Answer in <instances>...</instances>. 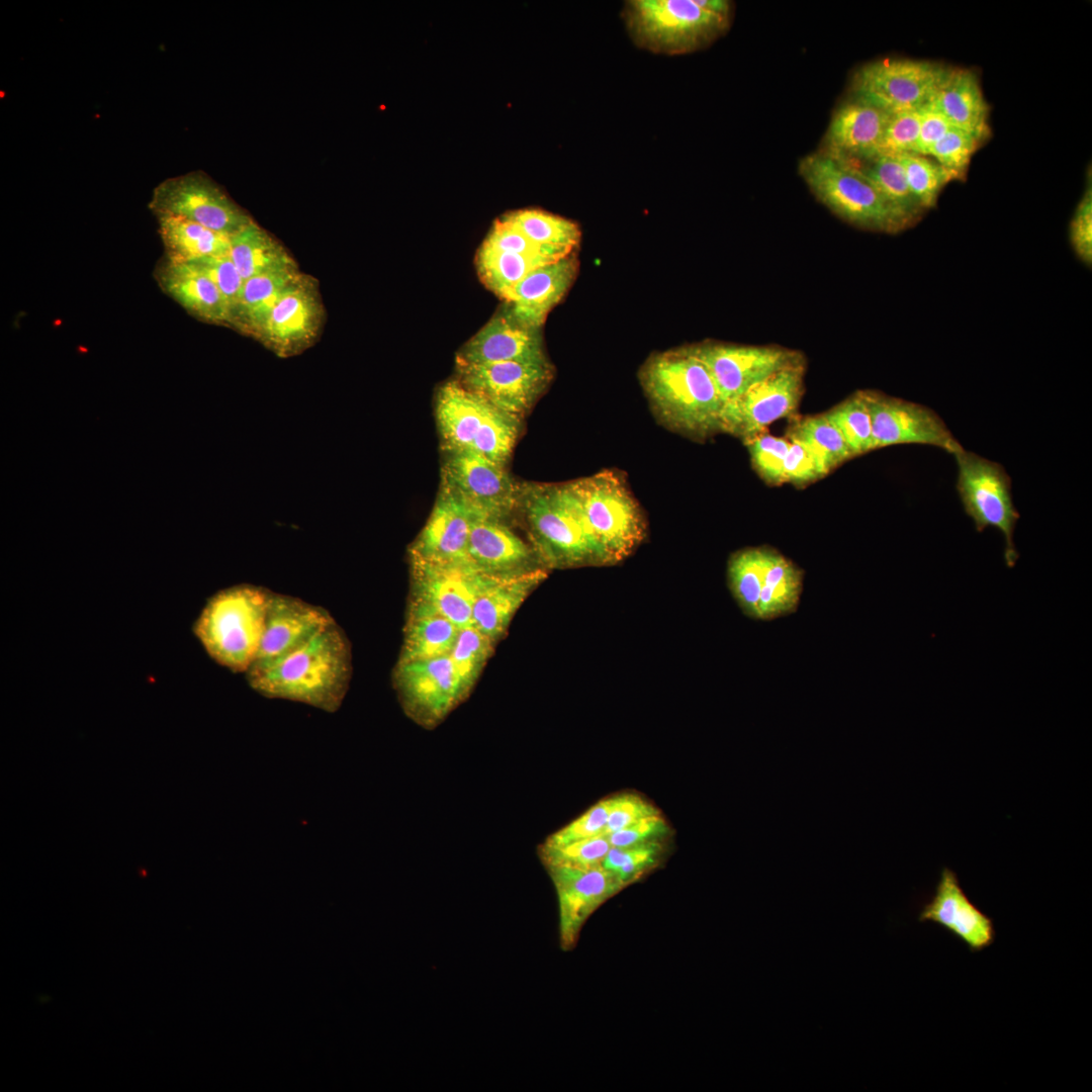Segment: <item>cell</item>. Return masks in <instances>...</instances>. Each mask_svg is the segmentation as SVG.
Returning a JSON list of instances; mask_svg holds the SVG:
<instances>
[{
	"mask_svg": "<svg viewBox=\"0 0 1092 1092\" xmlns=\"http://www.w3.org/2000/svg\"><path fill=\"white\" fill-rule=\"evenodd\" d=\"M351 674L350 644L335 621L289 653L252 667L246 676L250 687L264 697L333 713L343 703Z\"/></svg>",
	"mask_w": 1092,
	"mask_h": 1092,
	"instance_id": "1",
	"label": "cell"
},
{
	"mask_svg": "<svg viewBox=\"0 0 1092 1092\" xmlns=\"http://www.w3.org/2000/svg\"><path fill=\"white\" fill-rule=\"evenodd\" d=\"M640 378L655 412L669 427L696 438L720 431L724 401L691 347L652 356Z\"/></svg>",
	"mask_w": 1092,
	"mask_h": 1092,
	"instance_id": "2",
	"label": "cell"
},
{
	"mask_svg": "<svg viewBox=\"0 0 1092 1092\" xmlns=\"http://www.w3.org/2000/svg\"><path fill=\"white\" fill-rule=\"evenodd\" d=\"M726 0H630L623 18L633 41L655 54L681 55L705 48L731 22Z\"/></svg>",
	"mask_w": 1092,
	"mask_h": 1092,
	"instance_id": "3",
	"label": "cell"
},
{
	"mask_svg": "<svg viewBox=\"0 0 1092 1092\" xmlns=\"http://www.w3.org/2000/svg\"><path fill=\"white\" fill-rule=\"evenodd\" d=\"M519 511L540 563L550 568L601 565L569 482L523 483Z\"/></svg>",
	"mask_w": 1092,
	"mask_h": 1092,
	"instance_id": "4",
	"label": "cell"
},
{
	"mask_svg": "<svg viewBox=\"0 0 1092 1092\" xmlns=\"http://www.w3.org/2000/svg\"><path fill=\"white\" fill-rule=\"evenodd\" d=\"M271 592L253 584L221 589L208 599L193 625L206 653L234 672L256 662Z\"/></svg>",
	"mask_w": 1092,
	"mask_h": 1092,
	"instance_id": "5",
	"label": "cell"
},
{
	"mask_svg": "<svg viewBox=\"0 0 1092 1092\" xmlns=\"http://www.w3.org/2000/svg\"><path fill=\"white\" fill-rule=\"evenodd\" d=\"M435 416L443 453L470 451L505 466L522 429V418L495 407L456 378L438 388Z\"/></svg>",
	"mask_w": 1092,
	"mask_h": 1092,
	"instance_id": "6",
	"label": "cell"
},
{
	"mask_svg": "<svg viewBox=\"0 0 1092 1092\" xmlns=\"http://www.w3.org/2000/svg\"><path fill=\"white\" fill-rule=\"evenodd\" d=\"M798 171L813 195L850 224L891 234L910 225L876 186L848 162L819 151L802 158Z\"/></svg>",
	"mask_w": 1092,
	"mask_h": 1092,
	"instance_id": "7",
	"label": "cell"
},
{
	"mask_svg": "<svg viewBox=\"0 0 1092 1092\" xmlns=\"http://www.w3.org/2000/svg\"><path fill=\"white\" fill-rule=\"evenodd\" d=\"M569 484L601 565L628 557L644 539L646 523L623 477L605 470Z\"/></svg>",
	"mask_w": 1092,
	"mask_h": 1092,
	"instance_id": "8",
	"label": "cell"
},
{
	"mask_svg": "<svg viewBox=\"0 0 1092 1092\" xmlns=\"http://www.w3.org/2000/svg\"><path fill=\"white\" fill-rule=\"evenodd\" d=\"M727 580L745 616L770 621L797 611L804 571L774 548L749 547L731 555Z\"/></svg>",
	"mask_w": 1092,
	"mask_h": 1092,
	"instance_id": "9",
	"label": "cell"
},
{
	"mask_svg": "<svg viewBox=\"0 0 1092 1092\" xmlns=\"http://www.w3.org/2000/svg\"><path fill=\"white\" fill-rule=\"evenodd\" d=\"M958 465L957 489L965 513L977 532L997 529L1004 538V561L1015 566L1019 554L1014 531L1020 517L1011 494V479L1004 467L963 449L953 455Z\"/></svg>",
	"mask_w": 1092,
	"mask_h": 1092,
	"instance_id": "10",
	"label": "cell"
},
{
	"mask_svg": "<svg viewBox=\"0 0 1092 1092\" xmlns=\"http://www.w3.org/2000/svg\"><path fill=\"white\" fill-rule=\"evenodd\" d=\"M947 71L929 61L877 60L854 72L850 83L851 98L889 114L915 110L932 98Z\"/></svg>",
	"mask_w": 1092,
	"mask_h": 1092,
	"instance_id": "11",
	"label": "cell"
},
{
	"mask_svg": "<svg viewBox=\"0 0 1092 1092\" xmlns=\"http://www.w3.org/2000/svg\"><path fill=\"white\" fill-rule=\"evenodd\" d=\"M149 208L157 215H172L231 237L253 218L206 173L193 171L160 182Z\"/></svg>",
	"mask_w": 1092,
	"mask_h": 1092,
	"instance_id": "12",
	"label": "cell"
},
{
	"mask_svg": "<svg viewBox=\"0 0 1092 1092\" xmlns=\"http://www.w3.org/2000/svg\"><path fill=\"white\" fill-rule=\"evenodd\" d=\"M443 454L441 488L480 515L508 521L519 511L523 483L507 466L470 451Z\"/></svg>",
	"mask_w": 1092,
	"mask_h": 1092,
	"instance_id": "13",
	"label": "cell"
},
{
	"mask_svg": "<svg viewBox=\"0 0 1092 1092\" xmlns=\"http://www.w3.org/2000/svg\"><path fill=\"white\" fill-rule=\"evenodd\" d=\"M393 685L404 713L432 729L466 698L449 655L398 662Z\"/></svg>",
	"mask_w": 1092,
	"mask_h": 1092,
	"instance_id": "14",
	"label": "cell"
},
{
	"mask_svg": "<svg viewBox=\"0 0 1092 1092\" xmlns=\"http://www.w3.org/2000/svg\"><path fill=\"white\" fill-rule=\"evenodd\" d=\"M456 379L495 407L520 418L532 408L554 376L550 361L544 363L455 361Z\"/></svg>",
	"mask_w": 1092,
	"mask_h": 1092,
	"instance_id": "15",
	"label": "cell"
},
{
	"mask_svg": "<svg viewBox=\"0 0 1092 1092\" xmlns=\"http://www.w3.org/2000/svg\"><path fill=\"white\" fill-rule=\"evenodd\" d=\"M804 362L783 368L724 403L720 431L747 441L792 415L804 392Z\"/></svg>",
	"mask_w": 1092,
	"mask_h": 1092,
	"instance_id": "16",
	"label": "cell"
},
{
	"mask_svg": "<svg viewBox=\"0 0 1092 1092\" xmlns=\"http://www.w3.org/2000/svg\"><path fill=\"white\" fill-rule=\"evenodd\" d=\"M325 314L316 280L300 272L279 297L256 340L279 357L298 355L318 339Z\"/></svg>",
	"mask_w": 1092,
	"mask_h": 1092,
	"instance_id": "17",
	"label": "cell"
},
{
	"mask_svg": "<svg viewBox=\"0 0 1092 1092\" xmlns=\"http://www.w3.org/2000/svg\"><path fill=\"white\" fill-rule=\"evenodd\" d=\"M872 421L874 449L901 445H930L952 455L964 448L932 410L878 391L864 390Z\"/></svg>",
	"mask_w": 1092,
	"mask_h": 1092,
	"instance_id": "18",
	"label": "cell"
},
{
	"mask_svg": "<svg viewBox=\"0 0 1092 1092\" xmlns=\"http://www.w3.org/2000/svg\"><path fill=\"white\" fill-rule=\"evenodd\" d=\"M709 369L724 403L770 374L803 363V356L777 346L703 344L691 347Z\"/></svg>",
	"mask_w": 1092,
	"mask_h": 1092,
	"instance_id": "19",
	"label": "cell"
},
{
	"mask_svg": "<svg viewBox=\"0 0 1092 1092\" xmlns=\"http://www.w3.org/2000/svg\"><path fill=\"white\" fill-rule=\"evenodd\" d=\"M545 868L557 896L559 943L563 950L568 951L576 945L580 931L590 915L624 888L602 866Z\"/></svg>",
	"mask_w": 1092,
	"mask_h": 1092,
	"instance_id": "20",
	"label": "cell"
},
{
	"mask_svg": "<svg viewBox=\"0 0 1092 1092\" xmlns=\"http://www.w3.org/2000/svg\"><path fill=\"white\" fill-rule=\"evenodd\" d=\"M412 597L437 610L459 629L472 626V609L484 572L469 562L410 559Z\"/></svg>",
	"mask_w": 1092,
	"mask_h": 1092,
	"instance_id": "21",
	"label": "cell"
},
{
	"mask_svg": "<svg viewBox=\"0 0 1092 1092\" xmlns=\"http://www.w3.org/2000/svg\"><path fill=\"white\" fill-rule=\"evenodd\" d=\"M919 921L943 927L972 952L988 948L996 937L992 918L969 899L956 873L948 868L941 871L934 894L921 909Z\"/></svg>",
	"mask_w": 1092,
	"mask_h": 1092,
	"instance_id": "22",
	"label": "cell"
},
{
	"mask_svg": "<svg viewBox=\"0 0 1092 1092\" xmlns=\"http://www.w3.org/2000/svg\"><path fill=\"white\" fill-rule=\"evenodd\" d=\"M464 363L548 362L541 329L517 321L504 306L459 350Z\"/></svg>",
	"mask_w": 1092,
	"mask_h": 1092,
	"instance_id": "23",
	"label": "cell"
},
{
	"mask_svg": "<svg viewBox=\"0 0 1092 1092\" xmlns=\"http://www.w3.org/2000/svg\"><path fill=\"white\" fill-rule=\"evenodd\" d=\"M333 622L334 618L322 607L271 592L259 653L252 667L289 653Z\"/></svg>",
	"mask_w": 1092,
	"mask_h": 1092,
	"instance_id": "24",
	"label": "cell"
},
{
	"mask_svg": "<svg viewBox=\"0 0 1092 1092\" xmlns=\"http://www.w3.org/2000/svg\"><path fill=\"white\" fill-rule=\"evenodd\" d=\"M473 511L440 487L432 512L408 548V559L437 563L468 562Z\"/></svg>",
	"mask_w": 1092,
	"mask_h": 1092,
	"instance_id": "25",
	"label": "cell"
},
{
	"mask_svg": "<svg viewBox=\"0 0 1092 1092\" xmlns=\"http://www.w3.org/2000/svg\"><path fill=\"white\" fill-rule=\"evenodd\" d=\"M507 522L473 514L467 546L468 562L489 574L544 567L533 547L518 536Z\"/></svg>",
	"mask_w": 1092,
	"mask_h": 1092,
	"instance_id": "26",
	"label": "cell"
},
{
	"mask_svg": "<svg viewBox=\"0 0 1092 1092\" xmlns=\"http://www.w3.org/2000/svg\"><path fill=\"white\" fill-rule=\"evenodd\" d=\"M546 575L544 567L504 574L484 572L473 604L472 626L495 642Z\"/></svg>",
	"mask_w": 1092,
	"mask_h": 1092,
	"instance_id": "27",
	"label": "cell"
},
{
	"mask_svg": "<svg viewBox=\"0 0 1092 1092\" xmlns=\"http://www.w3.org/2000/svg\"><path fill=\"white\" fill-rule=\"evenodd\" d=\"M577 266L571 254L532 270L505 295L504 306L520 323L541 329L573 283Z\"/></svg>",
	"mask_w": 1092,
	"mask_h": 1092,
	"instance_id": "28",
	"label": "cell"
},
{
	"mask_svg": "<svg viewBox=\"0 0 1092 1092\" xmlns=\"http://www.w3.org/2000/svg\"><path fill=\"white\" fill-rule=\"evenodd\" d=\"M889 113L850 98L833 113L821 152L841 161L877 157Z\"/></svg>",
	"mask_w": 1092,
	"mask_h": 1092,
	"instance_id": "29",
	"label": "cell"
},
{
	"mask_svg": "<svg viewBox=\"0 0 1092 1092\" xmlns=\"http://www.w3.org/2000/svg\"><path fill=\"white\" fill-rule=\"evenodd\" d=\"M161 290L198 321L230 328V309L222 294L199 268L191 263L163 258L154 270Z\"/></svg>",
	"mask_w": 1092,
	"mask_h": 1092,
	"instance_id": "30",
	"label": "cell"
},
{
	"mask_svg": "<svg viewBox=\"0 0 1092 1092\" xmlns=\"http://www.w3.org/2000/svg\"><path fill=\"white\" fill-rule=\"evenodd\" d=\"M929 101L952 127L968 131L980 140L988 134L989 105L973 71L948 69Z\"/></svg>",
	"mask_w": 1092,
	"mask_h": 1092,
	"instance_id": "31",
	"label": "cell"
},
{
	"mask_svg": "<svg viewBox=\"0 0 1092 1092\" xmlns=\"http://www.w3.org/2000/svg\"><path fill=\"white\" fill-rule=\"evenodd\" d=\"M459 628L430 605L411 597L398 662L449 655Z\"/></svg>",
	"mask_w": 1092,
	"mask_h": 1092,
	"instance_id": "32",
	"label": "cell"
},
{
	"mask_svg": "<svg viewBox=\"0 0 1092 1092\" xmlns=\"http://www.w3.org/2000/svg\"><path fill=\"white\" fill-rule=\"evenodd\" d=\"M229 255L244 280L298 268L285 247L254 219L230 237Z\"/></svg>",
	"mask_w": 1092,
	"mask_h": 1092,
	"instance_id": "33",
	"label": "cell"
},
{
	"mask_svg": "<svg viewBox=\"0 0 1092 1092\" xmlns=\"http://www.w3.org/2000/svg\"><path fill=\"white\" fill-rule=\"evenodd\" d=\"M299 273L298 268L288 269L245 280L230 328L257 339L279 297Z\"/></svg>",
	"mask_w": 1092,
	"mask_h": 1092,
	"instance_id": "34",
	"label": "cell"
},
{
	"mask_svg": "<svg viewBox=\"0 0 1092 1092\" xmlns=\"http://www.w3.org/2000/svg\"><path fill=\"white\" fill-rule=\"evenodd\" d=\"M156 218L164 257L171 261L190 263L230 254L229 236L177 216L157 215Z\"/></svg>",
	"mask_w": 1092,
	"mask_h": 1092,
	"instance_id": "35",
	"label": "cell"
},
{
	"mask_svg": "<svg viewBox=\"0 0 1092 1092\" xmlns=\"http://www.w3.org/2000/svg\"><path fill=\"white\" fill-rule=\"evenodd\" d=\"M475 260L479 278L502 299L532 270L557 261L547 256L500 252L483 246L478 249Z\"/></svg>",
	"mask_w": 1092,
	"mask_h": 1092,
	"instance_id": "36",
	"label": "cell"
},
{
	"mask_svg": "<svg viewBox=\"0 0 1092 1092\" xmlns=\"http://www.w3.org/2000/svg\"><path fill=\"white\" fill-rule=\"evenodd\" d=\"M788 436L790 441L802 444L812 454L825 475L853 457L840 433L824 414L796 421Z\"/></svg>",
	"mask_w": 1092,
	"mask_h": 1092,
	"instance_id": "37",
	"label": "cell"
},
{
	"mask_svg": "<svg viewBox=\"0 0 1092 1092\" xmlns=\"http://www.w3.org/2000/svg\"><path fill=\"white\" fill-rule=\"evenodd\" d=\"M844 162L854 165L910 223L916 220L923 208L908 187L898 156H878L866 161Z\"/></svg>",
	"mask_w": 1092,
	"mask_h": 1092,
	"instance_id": "38",
	"label": "cell"
},
{
	"mask_svg": "<svg viewBox=\"0 0 1092 1092\" xmlns=\"http://www.w3.org/2000/svg\"><path fill=\"white\" fill-rule=\"evenodd\" d=\"M532 242L567 254L579 244L581 232L576 222L538 208H523L504 214Z\"/></svg>",
	"mask_w": 1092,
	"mask_h": 1092,
	"instance_id": "39",
	"label": "cell"
},
{
	"mask_svg": "<svg viewBox=\"0 0 1092 1092\" xmlns=\"http://www.w3.org/2000/svg\"><path fill=\"white\" fill-rule=\"evenodd\" d=\"M842 436L852 456L874 449L872 421L863 391H857L824 413Z\"/></svg>",
	"mask_w": 1092,
	"mask_h": 1092,
	"instance_id": "40",
	"label": "cell"
},
{
	"mask_svg": "<svg viewBox=\"0 0 1092 1092\" xmlns=\"http://www.w3.org/2000/svg\"><path fill=\"white\" fill-rule=\"evenodd\" d=\"M494 641L474 626L459 629L449 657L468 697L493 650Z\"/></svg>",
	"mask_w": 1092,
	"mask_h": 1092,
	"instance_id": "41",
	"label": "cell"
},
{
	"mask_svg": "<svg viewBox=\"0 0 1092 1092\" xmlns=\"http://www.w3.org/2000/svg\"><path fill=\"white\" fill-rule=\"evenodd\" d=\"M898 158L908 187L923 209L933 207L943 187L957 179L951 172L926 156L905 153Z\"/></svg>",
	"mask_w": 1092,
	"mask_h": 1092,
	"instance_id": "42",
	"label": "cell"
},
{
	"mask_svg": "<svg viewBox=\"0 0 1092 1092\" xmlns=\"http://www.w3.org/2000/svg\"><path fill=\"white\" fill-rule=\"evenodd\" d=\"M663 853L662 843L611 847L602 867L625 888L655 869Z\"/></svg>",
	"mask_w": 1092,
	"mask_h": 1092,
	"instance_id": "43",
	"label": "cell"
},
{
	"mask_svg": "<svg viewBox=\"0 0 1092 1092\" xmlns=\"http://www.w3.org/2000/svg\"><path fill=\"white\" fill-rule=\"evenodd\" d=\"M610 848L611 845L606 836H595L559 846L541 844L539 855L544 867L593 868L602 866Z\"/></svg>",
	"mask_w": 1092,
	"mask_h": 1092,
	"instance_id": "44",
	"label": "cell"
},
{
	"mask_svg": "<svg viewBox=\"0 0 1092 1092\" xmlns=\"http://www.w3.org/2000/svg\"><path fill=\"white\" fill-rule=\"evenodd\" d=\"M745 443L752 465L759 476L770 485L784 483V462L790 440L760 433Z\"/></svg>",
	"mask_w": 1092,
	"mask_h": 1092,
	"instance_id": "45",
	"label": "cell"
},
{
	"mask_svg": "<svg viewBox=\"0 0 1092 1092\" xmlns=\"http://www.w3.org/2000/svg\"><path fill=\"white\" fill-rule=\"evenodd\" d=\"M485 248L529 256H547L562 259L571 254L542 247L532 242L506 216L500 215L493 223L482 245Z\"/></svg>",
	"mask_w": 1092,
	"mask_h": 1092,
	"instance_id": "46",
	"label": "cell"
},
{
	"mask_svg": "<svg viewBox=\"0 0 1092 1092\" xmlns=\"http://www.w3.org/2000/svg\"><path fill=\"white\" fill-rule=\"evenodd\" d=\"M976 135L951 127L930 150L929 156L951 172L957 179L965 175L971 158L981 142Z\"/></svg>",
	"mask_w": 1092,
	"mask_h": 1092,
	"instance_id": "47",
	"label": "cell"
},
{
	"mask_svg": "<svg viewBox=\"0 0 1092 1092\" xmlns=\"http://www.w3.org/2000/svg\"><path fill=\"white\" fill-rule=\"evenodd\" d=\"M919 126V108L890 114L877 157L913 153L918 139Z\"/></svg>",
	"mask_w": 1092,
	"mask_h": 1092,
	"instance_id": "48",
	"label": "cell"
},
{
	"mask_svg": "<svg viewBox=\"0 0 1092 1092\" xmlns=\"http://www.w3.org/2000/svg\"><path fill=\"white\" fill-rule=\"evenodd\" d=\"M612 797L592 806L556 832L549 835L542 843L547 846H559L576 840L601 836L609 817Z\"/></svg>",
	"mask_w": 1092,
	"mask_h": 1092,
	"instance_id": "49",
	"label": "cell"
},
{
	"mask_svg": "<svg viewBox=\"0 0 1092 1092\" xmlns=\"http://www.w3.org/2000/svg\"><path fill=\"white\" fill-rule=\"evenodd\" d=\"M206 274L216 285L230 309V323L244 285V279L230 258V255L216 256L190 262Z\"/></svg>",
	"mask_w": 1092,
	"mask_h": 1092,
	"instance_id": "50",
	"label": "cell"
},
{
	"mask_svg": "<svg viewBox=\"0 0 1092 1092\" xmlns=\"http://www.w3.org/2000/svg\"><path fill=\"white\" fill-rule=\"evenodd\" d=\"M659 814V810L654 805L638 795L613 796L607 824L601 836H608L642 819Z\"/></svg>",
	"mask_w": 1092,
	"mask_h": 1092,
	"instance_id": "51",
	"label": "cell"
},
{
	"mask_svg": "<svg viewBox=\"0 0 1092 1092\" xmlns=\"http://www.w3.org/2000/svg\"><path fill=\"white\" fill-rule=\"evenodd\" d=\"M669 834V825L659 814L642 819L606 837L611 847H626L638 844L663 843Z\"/></svg>",
	"mask_w": 1092,
	"mask_h": 1092,
	"instance_id": "52",
	"label": "cell"
},
{
	"mask_svg": "<svg viewBox=\"0 0 1092 1092\" xmlns=\"http://www.w3.org/2000/svg\"><path fill=\"white\" fill-rule=\"evenodd\" d=\"M825 476L812 454L800 443L790 441L784 462V479L795 485H805Z\"/></svg>",
	"mask_w": 1092,
	"mask_h": 1092,
	"instance_id": "53",
	"label": "cell"
},
{
	"mask_svg": "<svg viewBox=\"0 0 1092 1092\" xmlns=\"http://www.w3.org/2000/svg\"><path fill=\"white\" fill-rule=\"evenodd\" d=\"M1071 242L1079 258L1087 265L1092 262V191L1089 187L1078 204L1071 221Z\"/></svg>",
	"mask_w": 1092,
	"mask_h": 1092,
	"instance_id": "54",
	"label": "cell"
},
{
	"mask_svg": "<svg viewBox=\"0 0 1092 1092\" xmlns=\"http://www.w3.org/2000/svg\"><path fill=\"white\" fill-rule=\"evenodd\" d=\"M920 126L913 153L929 156L931 148L952 127L945 116L928 101L919 108Z\"/></svg>",
	"mask_w": 1092,
	"mask_h": 1092,
	"instance_id": "55",
	"label": "cell"
}]
</instances>
